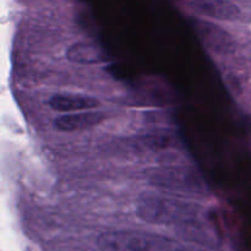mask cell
Here are the masks:
<instances>
[{
    "mask_svg": "<svg viewBox=\"0 0 251 251\" xmlns=\"http://www.w3.org/2000/svg\"><path fill=\"white\" fill-rule=\"evenodd\" d=\"M107 118L105 113L97 110H82L73 114L60 115L54 119L53 126L60 132H74L95 127Z\"/></svg>",
    "mask_w": 251,
    "mask_h": 251,
    "instance_id": "8992f818",
    "label": "cell"
},
{
    "mask_svg": "<svg viewBox=\"0 0 251 251\" xmlns=\"http://www.w3.org/2000/svg\"><path fill=\"white\" fill-rule=\"evenodd\" d=\"M48 104L55 112L73 113L95 109L100 103L91 96L80 95V93H59L54 95L49 100Z\"/></svg>",
    "mask_w": 251,
    "mask_h": 251,
    "instance_id": "52a82bcc",
    "label": "cell"
},
{
    "mask_svg": "<svg viewBox=\"0 0 251 251\" xmlns=\"http://www.w3.org/2000/svg\"><path fill=\"white\" fill-rule=\"evenodd\" d=\"M66 58L71 63L80 65H95L105 61L107 56L97 44L91 42H77L69 47L66 50Z\"/></svg>",
    "mask_w": 251,
    "mask_h": 251,
    "instance_id": "ba28073f",
    "label": "cell"
},
{
    "mask_svg": "<svg viewBox=\"0 0 251 251\" xmlns=\"http://www.w3.org/2000/svg\"><path fill=\"white\" fill-rule=\"evenodd\" d=\"M145 179L150 185L169 193L199 199H205L208 195V186L205 179L193 167H154L145 172Z\"/></svg>",
    "mask_w": 251,
    "mask_h": 251,
    "instance_id": "7a4b0ae2",
    "label": "cell"
},
{
    "mask_svg": "<svg viewBox=\"0 0 251 251\" xmlns=\"http://www.w3.org/2000/svg\"><path fill=\"white\" fill-rule=\"evenodd\" d=\"M189 7L201 16L222 21H234L239 19V6L230 0H191Z\"/></svg>",
    "mask_w": 251,
    "mask_h": 251,
    "instance_id": "5b68a950",
    "label": "cell"
},
{
    "mask_svg": "<svg viewBox=\"0 0 251 251\" xmlns=\"http://www.w3.org/2000/svg\"><path fill=\"white\" fill-rule=\"evenodd\" d=\"M202 207L195 202L159 194H144L139 198L136 215L144 222L161 226H184L200 218Z\"/></svg>",
    "mask_w": 251,
    "mask_h": 251,
    "instance_id": "6da1fadb",
    "label": "cell"
},
{
    "mask_svg": "<svg viewBox=\"0 0 251 251\" xmlns=\"http://www.w3.org/2000/svg\"><path fill=\"white\" fill-rule=\"evenodd\" d=\"M97 245L102 251H190L173 238L132 229L102 233Z\"/></svg>",
    "mask_w": 251,
    "mask_h": 251,
    "instance_id": "3957f363",
    "label": "cell"
},
{
    "mask_svg": "<svg viewBox=\"0 0 251 251\" xmlns=\"http://www.w3.org/2000/svg\"><path fill=\"white\" fill-rule=\"evenodd\" d=\"M194 25L202 43L212 53L218 55H228L234 50V39L222 27L203 20H196Z\"/></svg>",
    "mask_w": 251,
    "mask_h": 251,
    "instance_id": "277c9868",
    "label": "cell"
},
{
    "mask_svg": "<svg viewBox=\"0 0 251 251\" xmlns=\"http://www.w3.org/2000/svg\"><path fill=\"white\" fill-rule=\"evenodd\" d=\"M140 145L147 150L161 151V150L176 149L180 145V137L176 132L169 130H157L150 132L140 139Z\"/></svg>",
    "mask_w": 251,
    "mask_h": 251,
    "instance_id": "9c48e42d",
    "label": "cell"
}]
</instances>
